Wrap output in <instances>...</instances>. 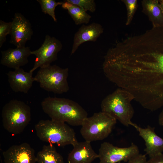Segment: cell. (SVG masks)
I'll return each mask as SVG.
<instances>
[{"mask_svg": "<svg viewBox=\"0 0 163 163\" xmlns=\"http://www.w3.org/2000/svg\"><path fill=\"white\" fill-rule=\"evenodd\" d=\"M41 106L51 120L66 123L72 126H81L88 117V113L84 108L68 98L48 97L43 100Z\"/></svg>", "mask_w": 163, "mask_h": 163, "instance_id": "6da1fadb", "label": "cell"}, {"mask_svg": "<svg viewBox=\"0 0 163 163\" xmlns=\"http://www.w3.org/2000/svg\"><path fill=\"white\" fill-rule=\"evenodd\" d=\"M142 12L148 17L153 27L163 26V14L158 0H143Z\"/></svg>", "mask_w": 163, "mask_h": 163, "instance_id": "2e32d148", "label": "cell"}, {"mask_svg": "<svg viewBox=\"0 0 163 163\" xmlns=\"http://www.w3.org/2000/svg\"><path fill=\"white\" fill-rule=\"evenodd\" d=\"M139 153L138 147L133 142L129 147L120 148L104 142L101 145L98 155L99 163H118L127 162Z\"/></svg>", "mask_w": 163, "mask_h": 163, "instance_id": "ba28073f", "label": "cell"}, {"mask_svg": "<svg viewBox=\"0 0 163 163\" xmlns=\"http://www.w3.org/2000/svg\"><path fill=\"white\" fill-rule=\"evenodd\" d=\"M38 163H65L62 156L51 144L44 145L36 156Z\"/></svg>", "mask_w": 163, "mask_h": 163, "instance_id": "e0dca14e", "label": "cell"}, {"mask_svg": "<svg viewBox=\"0 0 163 163\" xmlns=\"http://www.w3.org/2000/svg\"><path fill=\"white\" fill-rule=\"evenodd\" d=\"M117 120L102 111L95 113L83 121L80 132L85 141L102 140L111 133Z\"/></svg>", "mask_w": 163, "mask_h": 163, "instance_id": "5b68a950", "label": "cell"}, {"mask_svg": "<svg viewBox=\"0 0 163 163\" xmlns=\"http://www.w3.org/2000/svg\"><path fill=\"white\" fill-rule=\"evenodd\" d=\"M66 1L76 5L85 11L93 13L96 10V4L94 0H67Z\"/></svg>", "mask_w": 163, "mask_h": 163, "instance_id": "44dd1931", "label": "cell"}, {"mask_svg": "<svg viewBox=\"0 0 163 163\" xmlns=\"http://www.w3.org/2000/svg\"><path fill=\"white\" fill-rule=\"evenodd\" d=\"M11 24V22H7L0 20V47L6 40L7 36L10 34Z\"/></svg>", "mask_w": 163, "mask_h": 163, "instance_id": "7402d4cb", "label": "cell"}, {"mask_svg": "<svg viewBox=\"0 0 163 163\" xmlns=\"http://www.w3.org/2000/svg\"><path fill=\"white\" fill-rule=\"evenodd\" d=\"M11 22L10 43L16 47H25L26 43L31 39L33 34L30 22L19 13L15 14Z\"/></svg>", "mask_w": 163, "mask_h": 163, "instance_id": "9c48e42d", "label": "cell"}, {"mask_svg": "<svg viewBox=\"0 0 163 163\" xmlns=\"http://www.w3.org/2000/svg\"><path fill=\"white\" fill-rule=\"evenodd\" d=\"M38 138L43 142L60 146L78 142L74 130L65 123L52 120H41L35 126Z\"/></svg>", "mask_w": 163, "mask_h": 163, "instance_id": "3957f363", "label": "cell"}, {"mask_svg": "<svg viewBox=\"0 0 163 163\" xmlns=\"http://www.w3.org/2000/svg\"><path fill=\"white\" fill-rule=\"evenodd\" d=\"M69 69L54 65L40 68L34 77L40 87L49 92L62 94L68 92L69 87L67 81Z\"/></svg>", "mask_w": 163, "mask_h": 163, "instance_id": "8992f818", "label": "cell"}, {"mask_svg": "<svg viewBox=\"0 0 163 163\" xmlns=\"http://www.w3.org/2000/svg\"><path fill=\"white\" fill-rule=\"evenodd\" d=\"M5 163H36L35 151L28 143L14 145L3 152Z\"/></svg>", "mask_w": 163, "mask_h": 163, "instance_id": "30bf717a", "label": "cell"}, {"mask_svg": "<svg viewBox=\"0 0 163 163\" xmlns=\"http://www.w3.org/2000/svg\"><path fill=\"white\" fill-rule=\"evenodd\" d=\"M61 42L55 37L46 35L43 43L38 49L31 51V55L36 56L33 67L30 71L33 72L38 68L51 65L57 59L58 53L62 50Z\"/></svg>", "mask_w": 163, "mask_h": 163, "instance_id": "52a82bcc", "label": "cell"}, {"mask_svg": "<svg viewBox=\"0 0 163 163\" xmlns=\"http://www.w3.org/2000/svg\"><path fill=\"white\" fill-rule=\"evenodd\" d=\"M127 163H148L145 155L139 153L132 158Z\"/></svg>", "mask_w": 163, "mask_h": 163, "instance_id": "603a6c76", "label": "cell"}, {"mask_svg": "<svg viewBox=\"0 0 163 163\" xmlns=\"http://www.w3.org/2000/svg\"><path fill=\"white\" fill-rule=\"evenodd\" d=\"M132 126L145 141L146 147L144 150L149 158L162 153L163 138L155 133L154 127L148 125L145 128H142L134 123Z\"/></svg>", "mask_w": 163, "mask_h": 163, "instance_id": "8fae6325", "label": "cell"}, {"mask_svg": "<svg viewBox=\"0 0 163 163\" xmlns=\"http://www.w3.org/2000/svg\"><path fill=\"white\" fill-rule=\"evenodd\" d=\"M73 147L68 156V163H91L98 158L90 142H78Z\"/></svg>", "mask_w": 163, "mask_h": 163, "instance_id": "9a60e30c", "label": "cell"}, {"mask_svg": "<svg viewBox=\"0 0 163 163\" xmlns=\"http://www.w3.org/2000/svg\"><path fill=\"white\" fill-rule=\"evenodd\" d=\"M103 32V27L98 23L83 24L75 34L71 55L74 53L82 43L88 41L95 42Z\"/></svg>", "mask_w": 163, "mask_h": 163, "instance_id": "5bb4252c", "label": "cell"}, {"mask_svg": "<svg viewBox=\"0 0 163 163\" xmlns=\"http://www.w3.org/2000/svg\"><path fill=\"white\" fill-rule=\"evenodd\" d=\"M37 1L40 5L42 11L45 14L49 15L55 22H56L55 8L59 5H62L63 2H56L55 0H37Z\"/></svg>", "mask_w": 163, "mask_h": 163, "instance_id": "d6986e66", "label": "cell"}, {"mask_svg": "<svg viewBox=\"0 0 163 163\" xmlns=\"http://www.w3.org/2000/svg\"><path fill=\"white\" fill-rule=\"evenodd\" d=\"M148 163H163V154H160L150 158L148 160Z\"/></svg>", "mask_w": 163, "mask_h": 163, "instance_id": "cb8c5ba5", "label": "cell"}, {"mask_svg": "<svg viewBox=\"0 0 163 163\" xmlns=\"http://www.w3.org/2000/svg\"><path fill=\"white\" fill-rule=\"evenodd\" d=\"M159 2L163 14V0H159Z\"/></svg>", "mask_w": 163, "mask_h": 163, "instance_id": "484cf974", "label": "cell"}, {"mask_svg": "<svg viewBox=\"0 0 163 163\" xmlns=\"http://www.w3.org/2000/svg\"><path fill=\"white\" fill-rule=\"evenodd\" d=\"M62 7L68 11L76 25L87 24L89 23L91 16L78 6L66 0L63 2Z\"/></svg>", "mask_w": 163, "mask_h": 163, "instance_id": "ac0fdd59", "label": "cell"}, {"mask_svg": "<svg viewBox=\"0 0 163 163\" xmlns=\"http://www.w3.org/2000/svg\"><path fill=\"white\" fill-rule=\"evenodd\" d=\"M133 95L127 91L119 88L107 95L102 101L101 111L106 113L126 126H132V119L134 111L131 102Z\"/></svg>", "mask_w": 163, "mask_h": 163, "instance_id": "7a4b0ae2", "label": "cell"}, {"mask_svg": "<svg viewBox=\"0 0 163 163\" xmlns=\"http://www.w3.org/2000/svg\"><path fill=\"white\" fill-rule=\"evenodd\" d=\"M158 122L159 125L163 127V110L159 115Z\"/></svg>", "mask_w": 163, "mask_h": 163, "instance_id": "d4e9b609", "label": "cell"}, {"mask_svg": "<svg viewBox=\"0 0 163 163\" xmlns=\"http://www.w3.org/2000/svg\"><path fill=\"white\" fill-rule=\"evenodd\" d=\"M3 126L13 134L22 133L31 120V109L24 102L12 100L6 104L2 112Z\"/></svg>", "mask_w": 163, "mask_h": 163, "instance_id": "277c9868", "label": "cell"}, {"mask_svg": "<svg viewBox=\"0 0 163 163\" xmlns=\"http://www.w3.org/2000/svg\"><path fill=\"white\" fill-rule=\"evenodd\" d=\"M31 51L28 46L2 51L0 63L14 69L20 68L28 62V58L31 55Z\"/></svg>", "mask_w": 163, "mask_h": 163, "instance_id": "7c38bea8", "label": "cell"}, {"mask_svg": "<svg viewBox=\"0 0 163 163\" xmlns=\"http://www.w3.org/2000/svg\"><path fill=\"white\" fill-rule=\"evenodd\" d=\"M121 163V162H119V163Z\"/></svg>", "mask_w": 163, "mask_h": 163, "instance_id": "4316f807", "label": "cell"}, {"mask_svg": "<svg viewBox=\"0 0 163 163\" xmlns=\"http://www.w3.org/2000/svg\"><path fill=\"white\" fill-rule=\"evenodd\" d=\"M33 72H26L21 68L10 71L7 73L9 85L15 92L28 93L35 81L33 76Z\"/></svg>", "mask_w": 163, "mask_h": 163, "instance_id": "4fadbf2b", "label": "cell"}, {"mask_svg": "<svg viewBox=\"0 0 163 163\" xmlns=\"http://www.w3.org/2000/svg\"><path fill=\"white\" fill-rule=\"evenodd\" d=\"M125 4L127 10V18L126 24L129 25L131 23L138 7L137 0H122Z\"/></svg>", "mask_w": 163, "mask_h": 163, "instance_id": "ffe728a7", "label": "cell"}]
</instances>
